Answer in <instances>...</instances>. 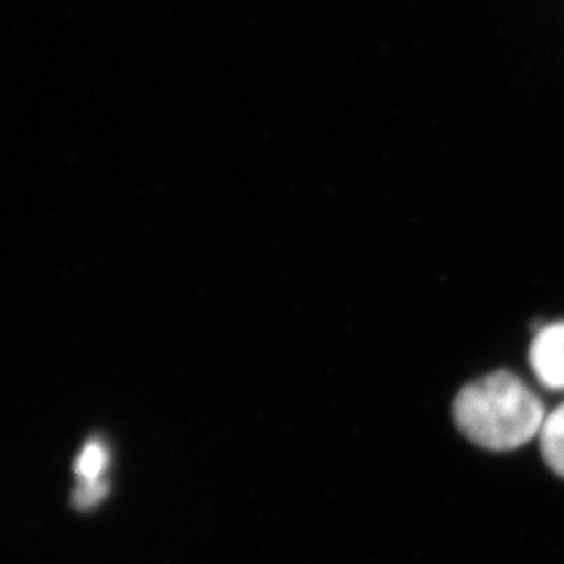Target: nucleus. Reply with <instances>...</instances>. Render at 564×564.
Instances as JSON below:
<instances>
[{
	"instance_id": "nucleus-1",
	"label": "nucleus",
	"mask_w": 564,
	"mask_h": 564,
	"mask_svg": "<svg viewBox=\"0 0 564 564\" xmlns=\"http://www.w3.org/2000/svg\"><path fill=\"white\" fill-rule=\"evenodd\" d=\"M452 412L464 437L491 452H510L533 442L547 416L542 400L506 370L463 387Z\"/></svg>"
},
{
	"instance_id": "nucleus-2",
	"label": "nucleus",
	"mask_w": 564,
	"mask_h": 564,
	"mask_svg": "<svg viewBox=\"0 0 564 564\" xmlns=\"http://www.w3.org/2000/svg\"><path fill=\"white\" fill-rule=\"evenodd\" d=\"M529 364L540 383L564 391V321L540 326L529 347Z\"/></svg>"
},
{
	"instance_id": "nucleus-3",
	"label": "nucleus",
	"mask_w": 564,
	"mask_h": 564,
	"mask_svg": "<svg viewBox=\"0 0 564 564\" xmlns=\"http://www.w3.org/2000/svg\"><path fill=\"white\" fill-rule=\"evenodd\" d=\"M540 449L545 464L564 479V402L545 416Z\"/></svg>"
},
{
	"instance_id": "nucleus-4",
	"label": "nucleus",
	"mask_w": 564,
	"mask_h": 564,
	"mask_svg": "<svg viewBox=\"0 0 564 564\" xmlns=\"http://www.w3.org/2000/svg\"><path fill=\"white\" fill-rule=\"evenodd\" d=\"M109 464V452L101 442L90 440L88 444L82 447L74 473L78 477L80 484H90V481H102L105 479V470Z\"/></svg>"
},
{
	"instance_id": "nucleus-5",
	"label": "nucleus",
	"mask_w": 564,
	"mask_h": 564,
	"mask_svg": "<svg viewBox=\"0 0 564 564\" xmlns=\"http://www.w3.org/2000/svg\"><path fill=\"white\" fill-rule=\"evenodd\" d=\"M105 496H107V479L80 484L74 494V505L86 510V508L99 505Z\"/></svg>"
}]
</instances>
